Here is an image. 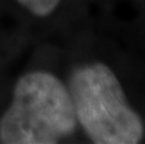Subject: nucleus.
<instances>
[{"mask_svg":"<svg viewBox=\"0 0 145 144\" xmlns=\"http://www.w3.org/2000/svg\"><path fill=\"white\" fill-rule=\"evenodd\" d=\"M76 113L71 93L47 72L18 81L13 101L0 121V138L9 144H52L71 135Z\"/></svg>","mask_w":145,"mask_h":144,"instance_id":"nucleus-1","label":"nucleus"},{"mask_svg":"<svg viewBox=\"0 0 145 144\" xmlns=\"http://www.w3.org/2000/svg\"><path fill=\"white\" fill-rule=\"evenodd\" d=\"M18 2L32 13L38 16H46L56 9L60 0H18Z\"/></svg>","mask_w":145,"mask_h":144,"instance_id":"nucleus-3","label":"nucleus"},{"mask_svg":"<svg viewBox=\"0 0 145 144\" xmlns=\"http://www.w3.org/2000/svg\"><path fill=\"white\" fill-rule=\"evenodd\" d=\"M75 113L88 137L98 144H133L142 138V122L127 106L114 74L104 65L78 69L71 81Z\"/></svg>","mask_w":145,"mask_h":144,"instance_id":"nucleus-2","label":"nucleus"}]
</instances>
